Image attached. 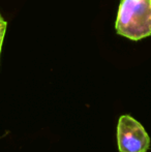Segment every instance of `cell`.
Returning a JSON list of instances; mask_svg holds the SVG:
<instances>
[{
    "mask_svg": "<svg viewBox=\"0 0 151 152\" xmlns=\"http://www.w3.org/2000/svg\"><path fill=\"white\" fill-rule=\"evenodd\" d=\"M115 29L131 40L151 36V0H120Z\"/></svg>",
    "mask_w": 151,
    "mask_h": 152,
    "instance_id": "1",
    "label": "cell"
},
{
    "mask_svg": "<svg viewBox=\"0 0 151 152\" xmlns=\"http://www.w3.org/2000/svg\"><path fill=\"white\" fill-rule=\"evenodd\" d=\"M117 145L120 152H147L150 137L139 121L123 115L117 124Z\"/></svg>",
    "mask_w": 151,
    "mask_h": 152,
    "instance_id": "2",
    "label": "cell"
},
{
    "mask_svg": "<svg viewBox=\"0 0 151 152\" xmlns=\"http://www.w3.org/2000/svg\"><path fill=\"white\" fill-rule=\"evenodd\" d=\"M6 28H7V23L3 19L1 12H0V57H1V51H2V46H3V40H4V36H5Z\"/></svg>",
    "mask_w": 151,
    "mask_h": 152,
    "instance_id": "3",
    "label": "cell"
}]
</instances>
